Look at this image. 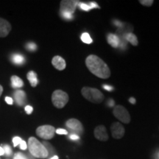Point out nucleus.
I'll return each instance as SVG.
<instances>
[{"mask_svg":"<svg viewBox=\"0 0 159 159\" xmlns=\"http://www.w3.org/2000/svg\"><path fill=\"white\" fill-rule=\"evenodd\" d=\"M85 64L89 70L99 78L107 79L111 76V71L108 65L97 55H89L85 59Z\"/></svg>","mask_w":159,"mask_h":159,"instance_id":"obj_1","label":"nucleus"},{"mask_svg":"<svg viewBox=\"0 0 159 159\" xmlns=\"http://www.w3.org/2000/svg\"><path fill=\"white\" fill-rule=\"evenodd\" d=\"M28 148L30 152L33 157L39 158H46L48 157L47 149L35 137H30L29 139Z\"/></svg>","mask_w":159,"mask_h":159,"instance_id":"obj_2","label":"nucleus"},{"mask_svg":"<svg viewBox=\"0 0 159 159\" xmlns=\"http://www.w3.org/2000/svg\"><path fill=\"white\" fill-rule=\"evenodd\" d=\"M82 95L87 100L92 103L99 104L104 99V95L100 91L97 89L90 88V87H83L81 90Z\"/></svg>","mask_w":159,"mask_h":159,"instance_id":"obj_3","label":"nucleus"},{"mask_svg":"<svg viewBox=\"0 0 159 159\" xmlns=\"http://www.w3.org/2000/svg\"><path fill=\"white\" fill-rule=\"evenodd\" d=\"M69 101V95L62 90H56L52 95V102L57 108H62Z\"/></svg>","mask_w":159,"mask_h":159,"instance_id":"obj_4","label":"nucleus"},{"mask_svg":"<svg viewBox=\"0 0 159 159\" xmlns=\"http://www.w3.org/2000/svg\"><path fill=\"white\" fill-rule=\"evenodd\" d=\"M113 114L117 119L123 123L128 124L130 122V114L127 111V109L122 105H116L114 109Z\"/></svg>","mask_w":159,"mask_h":159,"instance_id":"obj_5","label":"nucleus"},{"mask_svg":"<svg viewBox=\"0 0 159 159\" xmlns=\"http://www.w3.org/2000/svg\"><path fill=\"white\" fill-rule=\"evenodd\" d=\"M55 129L52 125H42L37 128L36 134L40 138L43 139H51L55 136Z\"/></svg>","mask_w":159,"mask_h":159,"instance_id":"obj_6","label":"nucleus"},{"mask_svg":"<svg viewBox=\"0 0 159 159\" xmlns=\"http://www.w3.org/2000/svg\"><path fill=\"white\" fill-rule=\"evenodd\" d=\"M80 3L77 0H63L61 2V10L60 13H68L72 14Z\"/></svg>","mask_w":159,"mask_h":159,"instance_id":"obj_7","label":"nucleus"},{"mask_svg":"<svg viewBox=\"0 0 159 159\" xmlns=\"http://www.w3.org/2000/svg\"><path fill=\"white\" fill-rule=\"evenodd\" d=\"M66 125L71 131L76 134H83V127L82 123L76 119H70L66 123Z\"/></svg>","mask_w":159,"mask_h":159,"instance_id":"obj_8","label":"nucleus"},{"mask_svg":"<svg viewBox=\"0 0 159 159\" xmlns=\"http://www.w3.org/2000/svg\"><path fill=\"white\" fill-rule=\"evenodd\" d=\"M111 134L112 136L116 139L122 138L125 134V128L119 122H115L111 127Z\"/></svg>","mask_w":159,"mask_h":159,"instance_id":"obj_9","label":"nucleus"},{"mask_svg":"<svg viewBox=\"0 0 159 159\" xmlns=\"http://www.w3.org/2000/svg\"><path fill=\"white\" fill-rule=\"evenodd\" d=\"M94 136L96 139L102 142H105L108 139V135L107 134L106 128L104 125H99L96 128L94 129Z\"/></svg>","mask_w":159,"mask_h":159,"instance_id":"obj_10","label":"nucleus"},{"mask_svg":"<svg viewBox=\"0 0 159 159\" xmlns=\"http://www.w3.org/2000/svg\"><path fill=\"white\" fill-rule=\"evenodd\" d=\"M12 29L11 25L7 20L0 18V38H5L9 34Z\"/></svg>","mask_w":159,"mask_h":159,"instance_id":"obj_11","label":"nucleus"},{"mask_svg":"<svg viewBox=\"0 0 159 159\" xmlns=\"http://www.w3.org/2000/svg\"><path fill=\"white\" fill-rule=\"evenodd\" d=\"M52 63L53 66L55 69L60 71L63 70L66 68V66L65 60L61 56H58V55L53 57L52 60Z\"/></svg>","mask_w":159,"mask_h":159,"instance_id":"obj_12","label":"nucleus"},{"mask_svg":"<svg viewBox=\"0 0 159 159\" xmlns=\"http://www.w3.org/2000/svg\"><path fill=\"white\" fill-rule=\"evenodd\" d=\"M14 98L17 105H19V106H23V105L26 103V100H27L25 92L21 90H18L16 91H15Z\"/></svg>","mask_w":159,"mask_h":159,"instance_id":"obj_13","label":"nucleus"},{"mask_svg":"<svg viewBox=\"0 0 159 159\" xmlns=\"http://www.w3.org/2000/svg\"><path fill=\"white\" fill-rule=\"evenodd\" d=\"M107 41H108L109 44L114 48H117L119 47L120 44V39L118 35L116 34H113V33H110L107 36Z\"/></svg>","mask_w":159,"mask_h":159,"instance_id":"obj_14","label":"nucleus"},{"mask_svg":"<svg viewBox=\"0 0 159 159\" xmlns=\"http://www.w3.org/2000/svg\"><path fill=\"white\" fill-rule=\"evenodd\" d=\"M11 85L12 87L14 89H19L21 88L24 85L23 80L20 78L19 77L16 76V75H13L11 77Z\"/></svg>","mask_w":159,"mask_h":159,"instance_id":"obj_15","label":"nucleus"},{"mask_svg":"<svg viewBox=\"0 0 159 159\" xmlns=\"http://www.w3.org/2000/svg\"><path fill=\"white\" fill-rule=\"evenodd\" d=\"M27 77L32 86L33 87L36 86L38 83H39V81H38V79H37V74L35 72V71H29L27 75Z\"/></svg>","mask_w":159,"mask_h":159,"instance_id":"obj_16","label":"nucleus"},{"mask_svg":"<svg viewBox=\"0 0 159 159\" xmlns=\"http://www.w3.org/2000/svg\"><path fill=\"white\" fill-rule=\"evenodd\" d=\"M124 38L126 41H128L130 42L131 44L134 46H137L139 43L138 39H137V37L136 36V35H134V33H125L124 35Z\"/></svg>","mask_w":159,"mask_h":159,"instance_id":"obj_17","label":"nucleus"},{"mask_svg":"<svg viewBox=\"0 0 159 159\" xmlns=\"http://www.w3.org/2000/svg\"><path fill=\"white\" fill-rule=\"evenodd\" d=\"M11 60H12V61H13V63H15V64H16V65L23 64L25 61V57H24V56H22V55H19V54L13 55L11 57Z\"/></svg>","mask_w":159,"mask_h":159,"instance_id":"obj_18","label":"nucleus"},{"mask_svg":"<svg viewBox=\"0 0 159 159\" xmlns=\"http://www.w3.org/2000/svg\"><path fill=\"white\" fill-rule=\"evenodd\" d=\"M43 145L45 147V148L47 149V152H48V156H54L53 155L55 154V149L53 148V147L52 146V145L49 144V143H47V142H43Z\"/></svg>","mask_w":159,"mask_h":159,"instance_id":"obj_19","label":"nucleus"},{"mask_svg":"<svg viewBox=\"0 0 159 159\" xmlns=\"http://www.w3.org/2000/svg\"><path fill=\"white\" fill-rule=\"evenodd\" d=\"M81 40H82L83 42L85 43H88V44H90V43H92V39H91L90 35L87 33H83L82 35H81Z\"/></svg>","mask_w":159,"mask_h":159,"instance_id":"obj_20","label":"nucleus"},{"mask_svg":"<svg viewBox=\"0 0 159 159\" xmlns=\"http://www.w3.org/2000/svg\"><path fill=\"white\" fill-rule=\"evenodd\" d=\"M139 2L142 4V5L147 6V7H150L152 4L154 3L153 0H140Z\"/></svg>","mask_w":159,"mask_h":159,"instance_id":"obj_21","label":"nucleus"},{"mask_svg":"<svg viewBox=\"0 0 159 159\" xmlns=\"http://www.w3.org/2000/svg\"><path fill=\"white\" fill-rule=\"evenodd\" d=\"M81 10H83V11H89L91 10L90 7H89V5L88 4H85V3H79L78 4Z\"/></svg>","mask_w":159,"mask_h":159,"instance_id":"obj_22","label":"nucleus"},{"mask_svg":"<svg viewBox=\"0 0 159 159\" xmlns=\"http://www.w3.org/2000/svg\"><path fill=\"white\" fill-rule=\"evenodd\" d=\"M3 149H4V151H5V154H6V156H10L12 154V150L9 145H4Z\"/></svg>","mask_w":159,"mask_h":159,"instance_id":"obj_23","label":"nucleus"},{"mask_svg":"<svg viewBox=\"0 0 159 159\" xmlns=\"http://www.w3.org/2000/svg\"><path fill=\"white\" fill-rule=\"evenodd\" d=\"M27 47V49H28L29 51H35V50H36V49H37V46L34 43H27V47Z\"/></svg>","mask_w":159,"mask_h":159,"instance_id":"obj_24","label":"nucleus"},{"mask_svg":"<svg viewBox=\"0 0 159 159\" xmlns=\"http://www.w3.org/2000/svg\"><path fill=\"white\" fill-rule=\"evenodd\" d=\"M61 16L66 20H71L73 19V15L68 13H61Z\"/></svg>","mask_w":159,"mask_h":159,"instance_id":"obj_25","label":"nucleus"},{"mask_svg":"<svg viewBox=\"0 0 159 159\" xmlns=\"http://www.w3.org/2000/svg\"><path fill=\"white\" fill-rule=\"evenodd\" d=\"M21 141H22V140H21V139L20 138V137H18V136L14 137V138H13V146L16 147V146H18V145H19Z\"/></svg>","mask_w":159,"mask_h":159,"instance_id":"obj_26","label":"nucleus"},{"mask_svg":"<svg viewBox=\"0 0 159 159\" xmlns=\"http://www.w3.org/2000/svg\"><path fill=\"white\" fill-rule=\"evenodd\" d=\"M13 159H27V158L25 157V155L21 153V152H17V153L15 154Z\"/></svg>","mask_w":159,"mask_h":159,"instance_id":"obj_27","label":"nucleus"},{"mask_svg":"<svg viewBox=\"0 0 159 159\" xmlns=\"http://www.w3.org/2000/svg\"><path fill=\"white\" fill-rule=\"evenodd\" d=\"M56 134L59 135H67L68 134V131L66 130H64V129H57V130H55Z\"/></svg>","mask_w":159,"mask_h":159,"instance_id":"obj_28","label":"nucleus"},{"mask_svg":"<svg viewBox=\"0 0 159 159\" xmlns=\"http://www.w3.org/2000/svg\"><path fill=\"white\" fill-rule=\"evenodd\" d=\"M25 111L27 112V114H31L32 112H33V107L30 106V105H27V106L25 107Z\"/></svg>","mask_w":159,"mask_h":159,"instance_id":"obj_29","label":"nucleus"},{"mask_svg":"<svg viewBox=\"0 0 159 159\" xmlns=\"http://www.w3.org/2000/svg\"><path fill=\"white\" fill-rule=\"evenodd\" d=\"M19 145H20V148H21V150H25L27 148V143H26L25 141H23V140L21 141Z\"/></svg>","mask_w":159,"mask_h":159,"instance_id":"obj_30","label":"nucleus"},{"mask_svg":"<svg viewBox=\"0 0 159 159\" xmlns=\"http://www.w3.org/2000/svg\"><path fill=\"white\" fill-rule=\"evenodd\" d=\"M103 89H105V90H107L108 91H112L114 89V87L109 85H103Z\"/></svg>","mask_w":159,"mask_h":159,"instance_id":"obj_31","label":"nucleus"},{"mask_svg":"<svg viewBox=\"0 0 159 159\" xmlns=\"http://www.w3.org/2000/svg\"><path fill=\"white\" fill-rule=\"evenodd\" d=\"M89 7H90L91 10L93 9V8H99L98 5H97V4L95 3V2H90L89 4Z\"/></svg>","mask_w":159,"mask_h":159,"instance_id":"obj_32","label":"nucleus"},{"mask_svg":"<svg viewBox=\"0 0 159 159\" xmlns=\"http://www.w3.org/2000/svg\"><path fill=\"white\" fill-rule=\"evenodd\" d=\"M5 101L7 103L8 105H13V100L11 97H5Z\"/></svg>","mask_w":159,"mask_h":159,"instance_id":"obj_33","label":"nucleus"},{"mask_svg":"<svg viewBox=\"0 0 159 159\" xmlns=\"http://www.w3.org/2000/svg\"><path fill=\"white\" fill-rule=\"evenodd\" d=\"M69 138H70L71 140L76 141V140H78V139H80V136H78V135L74 134H71L70 136H69Z\"/></svg>","mask_w":159,"mask_h":159,"instance_id":"obj_34","label":"nucleus"},{"mask_svg":"<svg viewBox=\"0 0 159 159\" xmlns=\"http://www.w3.org/2000/svg\"><path fill=\"white\" fill-rule=\"evenodd\" d=\"M108 105L110 107H113V106H114V101L113 100V99H110V100L108 101Z\"/></svg>","mask_w":159,"mask_h":159,"instance_id":"obj_35","label":"nucleus"},{"mask_svg":"<svg viewBox=\"0 0 159 159\" xmlns=\"http://www.w3.org/2000/svg\"><path fill=\"white\" fill-rule=\"evenodd\" d=\"M114 24L117 26V27H122V24L121 23L120 21H114Z\"/></svg>","mask_w":159,"mask_h":159,"instance_id":"obj_36","label":"nucleus"},{"mask_svg":"<svg viewBox=\"0 0 159 159\" xmlns=\"http://www.w3.org/2000/svg\"><path fill=\"white\" fill-rule=\"evenodd\" d=\"M129 102L132 103V104H135V103H136V99H135L134 97H130V98L129 99Z\"/></svg>","mask_w":159,"mask_h":159,"instance_id":"obj_37","label":"nucleus"},{"mask_svg":"<svg viewBox=\"0 0 159 159\" xmlns=\"http://www.w3.org/2000/svg\"><path fill=\"white\" fill-rule=\"evenodd\" d=\"M5 154V151H4L3 148L0 147V156H3Z\"/></svg>","mask_w":159,"mask_h":159,"instance_id":"obj_38","label":"nucleus"},{"mask_svg":"<svg viewBox=\"0 0 159 159\" xmlns=\"http://www.w3.org/2000/svg\"><path fill=\"white\" fill-rule=\"evenodd\" d=\"M2 91H3V88L1 85H0V97H1L2 94Z\"/></svg>","mask_w":159,"mask_h":159,"instance_id":"obj_39","label":"nucleus"},{"mask_svg":"<svg viewBox=\"0 0 159 159\" xmlns=\"http://www.w3.org/2000/svg\"><path fill=\"white\" fill-rule=\"evenodd\" d=\"M50 159H58V156H54L51 157Z\"/></svg>","mask_w":159,"mask_h":159,"instance_id":"obj_40","label":"nucleus"},{"mask_svg":"<svg viewBox=\"0 0 159 159\" xmlns=\"http://www.w3.org/2000/svg\"><path fill=\"white\" fill-rule=\"evenodd\" d=\"M158 158H159V152H158Z\"/></svg>","mask_w":159,"mask_h":159,"instance_id":"obj_41","label":"nucleus"}]
</instances>
